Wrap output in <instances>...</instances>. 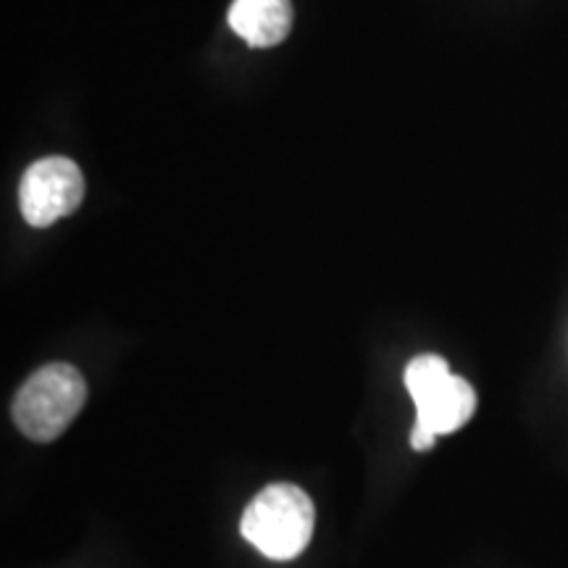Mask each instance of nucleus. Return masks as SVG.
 I'll list each match as a JSON object with an SVG mask.
<instances>
[{"label": "nucleus", "mask_w": 568, "mask_h": 568, "mask_svg": "<svg viewBox=\"0 0 568 568\" xmlns=\"http://www.w3.org/2000/svg\"><path fill=\"white\" fill-rule=\"evenodd\" d=\"M316 508L308 493L287 481L268 485L253 497L240 518V535L261 556L293 560L308 548L314 537Z\"/></svg>", "instance_id": "obj_1"}, {"label": "nucleus", "mask_w": 568, "mask_h": 568, "mask_svg": "<svg viewBox=\"0 0 568 568\" xmlns=\"http://www.w3.org/2000/svg\"><path fill=\"white\" fill-rule=\"evenodd\" d=\"M88 400V385L77 366L48 364L19 387L13 400V422L34 443H53L69 429Z\"/></svg>", "instance_id": "obj_2"}, {"label": "nucleus", "mask_w": 568, "mask_h": 568, "mask_svg": "<svg viewBox=\"0 0 568 568\" xmlns=\"http://www.w3.org/2000/svg\"><path fill=\"white\" fill-rule=\"evenodd\" d=\"M406 389L416 403V424L435 435L458 432L477 414V393L464 376L450 372L439 355H418L406 366Z\"/></svg>", "instance_id": "obj_3"}, {"label": "nucleus", "mask_w": 568, "mask_h": 568, "mask_svg": "<svg viewBox=\"0 0 568 568\" xmlns=\"http://www.w3.org/2000/svg\"><path fill=\"white\" fill-rule=\"evenodd\" d=\"M84 197V180L74 161L51 155L32 163L21 176L19 205L21 216L30 226H51L80 209Z\"/></svg>", "instance_id": "obj_4"}, {"label": "nucleus", "mask_w": 568, "mask_h": 568, "mask_svg": "<svg viewBox=\"0 0 568 568\" xmlns=\"http://www.w3.org/2000/svg\"><path fill=\"white\" fill-rule=\"evenodd\" d=\"M230 27L251 48L280 45L293 27V6L290 0H234Z\"/></svg>", "instance_id": "obj_5"}, {"label": "nucleus", "mask_w": 568, "mask_h": 568, "mask_svg": "<svg viewBox=\"0 0 568 568\" xmlns=\"http://www.w3.org/2000/svg\"><path fill=\"white\" fill-rule=\"evenodd\" d=\"M435 439H437V435L435 432H429V429H424V426H414V432H410V447H414V450H432V447H435Z\"/></svg>", "instance_id": "obj_6"}]
</instances>
